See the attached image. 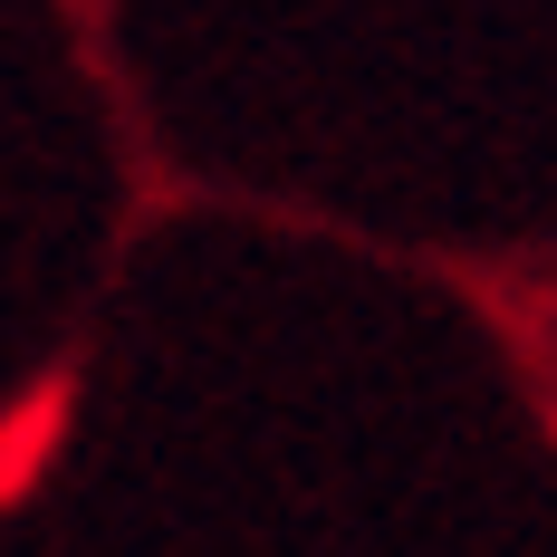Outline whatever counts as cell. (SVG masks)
Segmentation results:
<instances>
[{
	"mask_svg": "<svg viewBox=\"0 0 557 557\" xmlns=\"http://www.w3.org/2000/svg\"><path fill=\"white\" fill-rule=\"evenodd\" d=\"M67 394H77V375H67V366H49L39 385L0 413V500H20V491L49 471L58 433H67Z\"/></svg>",
	"mask_w": 557,
	"mask_h": 557,
	"instance_id": "cell-1",
	"label": "cell"
}]
</instances>
